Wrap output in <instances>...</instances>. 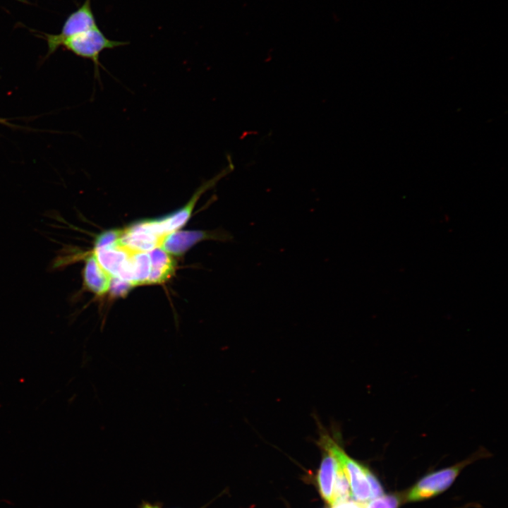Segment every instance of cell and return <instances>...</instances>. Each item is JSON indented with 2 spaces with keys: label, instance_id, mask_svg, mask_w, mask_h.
<instances>
[{
  "label": "cell",
  "instance_id": "obj_11",
  "mask_svg": "<svg viewBox=\"0 0 508 508\" xmlns=\"http://www.w3.org/2000/svg\"><path fill=\"white\" fill-rule=\"evenodd\" d=\"M339 462L337 459L329 452L325 451L318 472L317 483L322 497L331 506L333 486Z\"/></svg>",
  "mask_w": 508,
  "mask_h": 508
},
{
  "label": "cell",
  "instance_id": "obj_18",
  "mask_svg": "<svg viewBox=\"0 0 508 508\" xmlns=\"http://www.w3.org/2000/svg\"><path fill=\"white\" fill-rule=\"evenodd\" d=\"M367 502L346 501L332 506V508H365Z\"/></svg>",
  "mask_w": 508,
  "mask_h": 508
},
{
  "label": "cell",
  "instance_id": "obj_19",
  "mask_svg": "<svg viewBox=\"0 0 508 508\" xmlns=\"http://www.w3.org/2000/svg\"><path fill=\"white\" fill-rule=\"evenodd\" d=\"M140 508H162V507L159 502L151 503L143 501L140 505Z\"/></svg>",
  "mask_w": 508,
  "mask_h": 508
},
{
  "label": "cell",
  "instance_id": "obj_5",
  "mask_svg": "<svg viewBox=\"0 0 508 508\" xmlns=\"http://www.w3.org/2000/svg\"><path fill=\"white\" fill-rule=\"evenodd\" d=\"M473 459L475 456L424 476L410 490L407 501H420L445 491L452 484L461 470Z\"/></svg>",
  "mask_w": 508,
  "mask_h": 508
},
{
  "label": "cell",
  "instance_id": "obj_6",
  "mask_svg": "<svg viewBox=\"0 0 508 508\" xmlns=\"http://www.w3.org/2000/svg\"><path fill=\"white\" fill-rule=\"evenodd\" d=\"M205 239L229 241L233 239V236L222 229L211 231H176L167 235L160 248L169 254L180 255L197 242Z\"/></svg>",
  "mask_w": 508,
  "mask_h": 508
},
{
  "label": "cell",
  "instance_id": "obj_7",
  "mask_svg": "<svg viewBox=\"0 0 508 508\" xmlns=\"http://www.w3.org/2000/svg\"><path fill=\"white\" fill-rule=\"evenodd\" d=\"M83 277L85 287L95 295L101 296L109 291L111 276L101 266L93 253L85 258Z\"/></svg>",
  "mask_w": 508,
  "mask_h": 508
},
{
  "label": "cell",
  "instance_id": "obj_2",
  "mask_svg": "<svg viewBox=\"0 0 508 508\" xmlns=\"http://www.w3.org/2000/svg\"><path fill=\"white\" fill-rule=\"evenodd\" d=\"M234 166L230 161L229 165L212 179L204 182L195 192L188 202L180 210L157 219L146 220L135 223L133 227L159 236H167L183 226L190 218L193 209L202 194L213 188L219 181L231 173Z\"/></svg>",
  "mask_w": 508,
  "mask_h": 508
},
{
  "label": "cell",
  "instance_id": "obj_15",
  "mask_svg": "<svg viewBox=\"0 0 508 508\" xmlns=\"http://www.w3.org/2000/svg\"><path fill=\"white\" fill-rule=\"evenodd\" d=\"M399 500L395 495H382L366 503L365 508H398Z\"/></svg>",
  "mask_w": 508,
  "mask_h": 508
},
{
  "label": "cell",
  "instance_id": "obj_1",
  "mask_svg": "<svg viewBox=\"0 0 508 508\" xmlns=\"http://www.w3.org/2000/svg\"><path fill=\"white\" fill-rule=\"evenodd\" d=\"M319 445L331 453L341 464L350 485L351 497L355 501L370 500V488L368 479V468L346 454L337 439L327 432L320 434Z\"/></svg>",
  "mask_w": 508,
  "mask_h": 508
},
{
  "label": "cell",
  "instance_id": "obj_17",
  "mask_svg": "<svg viewBox=\"0 0 508 508\" xmlns=\"http://www.w3.org/2000/svg\"><path fill=\"white\" fill-rule=\"evenodd\" d=\"M368 479L370 488V500L382 495V488L376 477L370 470L368 471Z\"/></svg>",
  "mask_w": 508,
  "mask_h": 508
},
{
  "label": "cell",
  "instance_id": "obj_21",
  "mask_svg": "<svg viewBox=\"0 0 508 508\" xmlns=\"http://www.w3.org/2000/svg\"><path fill=\"white\" fill-rule=\"evenodd\" d=\"M201 508H204V507H201Z\"/></svg>",
  "mask_w": 508,
  "mask_h": 508
},
{
  "label": "cell",
  "instance_id": "obj_20",
  "mask_svg": "<svg viewBox=\"0 0 508 508\" xmlns=\"http://www.w3.org/2000/svg\"><path fill=\"white\" fill-rule=\"evenodd\" d=\"M0 124L11 127V128H18V126H16L13 125V123H10L7 119L1 118L0 117Z\"/></svg>",
  "mask_w": 508,
  "mask_h": 508
},
{
  "label": "cell",
  "instance_id": "obj_13",
  "mask_svg": "<svg viewBox=\"0 0 508 508\" xmlns=\"http://www.w3.org/2000/svg\"><path fill=\"white\" fill-rule=\"evenodd\" d=\"M339 462V461H338ZM351 491L348 478L339 462L332 490V506L349 500Z\"/></svg>",
  "mask_w": 508,
  "mask_h": 508
},
{
  "label": "cell",
  "instance_id": "obj_14",
  "mask_svg": "<svg viewBox=\"0 0 508 508\" xmlns=\"http://www.w3.org/2000/svg\"><path fill=\"white\" fill-rule=\"evenodd\" d=\"M123 229L107 231L98 235L95 241L94 248L111 246L118 242L122 235Z\"/></svg>",
  "mask_w": 508,
  "mask_h": 508
},
{
  "label": "cell",
  "instance_id": "obj_10",
  "mask_svg": "<svg viewBox=\"0 0 508 508\" xmlns=\"http://www.w3.org/2000/svg\"><path fill=\"white\" fill-rule=\"evenodd\" d=\"M150 272L147 284H161L167 281L174 273L175 262L168 253L160 247L149 252Z\"/></svg>",
  "mask_w": 508,
  "mask_h": 508
},
{
  "label": "cell",
  "instance_id": "obj_16",
  "mask_svg": "<svg viewBox=\"0 0 508 508\" xmlns=\"http://www.w3.org/2000/svg\"><path fill=\"white\" fill-rule=\"evenodd\" d=\"M133 287V285L131 282L117 277H111L109 291H111L112 296H123L128 294Z\"/></svg>",
  "mask_w": 508,
  "mask_h": 508
},
{
  "label": "cell",
  "instance_id": "obj_4",
  "mask_svg": "<svg viewBox=\"0 0 508 508\" xmlns=\"http://www.w3.org/2000/svg\"><path fill=\"white\" fill-rule=\"evenodd\" d=\"M91 3L92 0H85L80 7L72 12L65 20L59 33L41 32L38 35L45 40L47 44V52L44 59L48 58L60 48L65 40L98 27Z\"/></svg>",
  "mask_w": 508,
  "mask_h": 508
},
{
  "label": "cell",
  "instance_id": "obj_12",
  "mask_svg": "<svg viewBox=\"0 0 508 508\" xmlns=\"http://www.w3.org/2000/svg\"><path fill=\"white\" fill-rule=\"evenodd\" d=\"M134 281L133 285L147 284L150 272L149 252L134 251L132 254Z\"/></svg>",
  "mask_w": 508,
  "mask_h": 508
},
{
  "label": "cell",
  "instance_id": "obj_8",
  "mask_svg": "<svg viewBox=\"0 0 508 508\" xmlns=\"http://www.w3.org/2000/svg\"><path fill=\"white\" fill-rule=\"evenodd\" d=\"M133 251L135 250L121 245L119 241L111 246L94 248L92 253L111 277H117Z\"/></svg>",
  "mask_w": 508,
  "mask_h": 508
},
{
  "label": "cell",
  "instance_id": "obj_9",
  "mask_svg": "<svg viewBox=\"0 0 508 508\" xmlns=\"http://www.w3.org/2000/svg\"><path fill=\"white\" fill-rule=\"evenodd\" d=\"M166 236L154 234L131 226L123 229L119 243L132 250L150 252L160 247Z\"/></svg>",
  "mask_w": 508,
  "mask_h": 508
},
{
  "label": "cell",
  "instance_id": "obj_3",
  "mask_svg": "<svg viewBox=\"0 0 508 508\" xmlns=\"http://www.w3.org/2000/svg\"><path fill=\"white\" fill-rule=\"evenodd\" d=\"M128 42L111 40L105 36L99 27L75 35L65 40L61 47L73 54L91 60L94 64L95 75L99 80L100 54L106 49L125 46Z\"/></svg>",
  "mask_w": 508,
  "mask_h": 508
}]
</instances>
